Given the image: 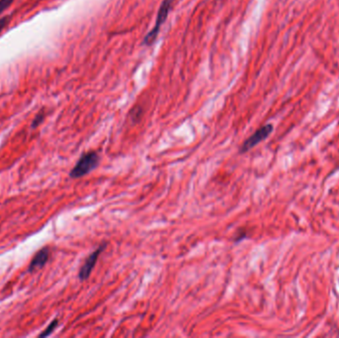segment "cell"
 I'll list each match as a JSON object with an SVG mask.
<instances>
[{"label": "cell", "instance_id": "cell-1", "mask_svg": "<svg viewBox=\"0 0 339 338\" xmlns=\"http://www.w3.org/2000/svg\"><path fill=\"white\" fill-rule=\"evenodd\" d=\"M100 161L99 155L94 151H89L83 153L75 166L71 169L69 173V177L71 179H79L81 177L86 176L95 168H97Z\"/></svg>", "mask_w": 339, "mask_h": 338}, {"label": "cell", "instance_id": "cell-2", "mask_svg": "<svg viewBox=\"0 0 339 338\" xmlns=\"http://www.w3.org/2000/svg\"><path fill=\"white\" fill-rule=\"evenodd\" d=\"M173 2H174V0H164L162 2L161 7H160L159 12H158V15H157L156 24L154 25V28L149 32V34L145 37L144 44L152 45L155 42V40H156V38H157V36L160 32L161 26L164 24V22L166 21V19L168 17V14L171 10Z\"/></svg>", "mask_w": 339, "mask_h": 338}, {"label": "cell", "instance_id": "cell-3", "mask_svg": "<svg viewBox=\"0 0 339 338\" xmlns=\"http://www.w3.org/2000/svg\"><path fill=\"white\" fill-rule=\"evenodd\" d=\"M272 132H273V125L272 124H267L265 126H262L261 128H259L253 135L250 136L242 144V146L240 147L239 153L244 154V153L248 152L249 150L254 148L256 145H258L259 143H261L262 141L267 139Z\"/></svg>", "mask_w": 339, "mask_h": 338}, {"label": "cell", "instance_id": "cell-4", "mask_svg": "<svg viewBox=\"0 0 339 338\" xmlns=\"http://www.w3.org/2000/svg\"><path fill=\"white\" fill-rule=\"evenodd\" d=\"M107 244L106 243H102L100 246H98V248L92 252L87 258L86 260L84 261V263L82 264L80 270H79V273H78V278L80 281H85L89 278L91 272L93 270L97 260H98V257L99 255L104 251V249L106 248Z\"/></svg>", "mask_w": 339, "mask_h": 338}, {"label": "cell", "instance_id": "cell-5", "mask_svg": "<svg viewBox=\"0 0 339 338\" xmlns=\"http://www.w3.org/2000/svg\"><path fill=\"white\" fill-rule=\"evenodd\" d=\"M50 257V250L49 248H43L41 249L33 258V260L31 261L30 265H29V272H34V271L38 270L43 268L46 263L48 262Z\"/></svg>", "mask_w": 339, "mask_h": 338}, {"label": "cell", "instance_id": "cell-6", "mask_svg": "<svg viewBox=\"0 0 339 338\" xmlns=\"http://www.w3.org/2000/svg\"><path fill=\"white\" fill-rule=\"evenodd\" d=\"M58 325H59V321L56 319V320H54L50 325H49V327L40 335V338H46V337H49L55 330H56V328L58 327Z\"/></svg>", "mask_w": 339, "mask_h": 338}, {"label": "cell", "instance_id": "cell-7", "mask_svg": "<svg viewBox=\"0 0 339 338\" xmlns=\"http://www.w3.org/2000/svg\"><path fill=\"white\" fill-rule=\"evenodd\" d=\"M14 0H0V14H2L12 3Z\"/></svg>", "mask_w": 339, "mask_h": 338}, {"label": "cell", "instance_id": "cell-8", "mask_svg": "<svg viewBox=\"0 0 339 338\" xmlns=\"http://www.w3.org/2000/svg\"><path fill=\"white\" fill-rule=\"evenodd\" d=\"M8 22H9V17L0 18V32L7 26Z\"/></svg>", "mask_w": 339, "mask_h": 338}, {"label": "cell", "instance_id": "cell-9", "mask_svg": "<svg viewBox=\"0 0 339 338\" xmlns=\"http://www.w3.org/2000/svg\"><path fill=\"white\" fill-rule=\"evenodd\" d=\"M44 119V114L43 113H41L40 115H37V117L34 119V121H33V127H36V126H38L41 122H42V120Z\"/></svg>", "mask_w": 339, "mask_h": 338}, {"label": "cell", "instance_id": "cell-10", "mask_svg": "<svg viewBox=\"0 0 339 338\" xmlns=\"http://www.w3.org/2000/svg\"><path fill=\"white\" fill-rule=\"evenodd\" d=\"M237 235H238V236H237V238L235 239V241H236V242H239V241L243 240L244 238H246V235H247V233H246L245 231H242V232L240 231V232H239Z\"/></svg>", "mask_w": 339, "mask_h": 338}]
</instances>
